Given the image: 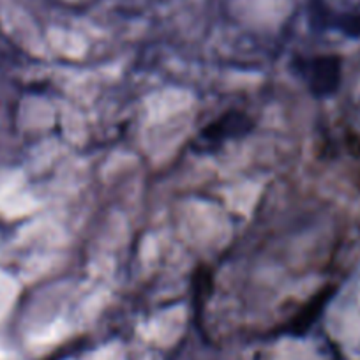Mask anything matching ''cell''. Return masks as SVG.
Returning <instances> with one entry per match:
<instances>
[{
  "mask_svg": "<svg viewBox=\"0 0 360 360\" xmlns=\"http://www.w3.org/2000/svg\"><path fill=\"white\" fill-rule=\"evenodd\" d=\"M306 78L316 96L332 94L341 82V60L332 55L314 58L307 65Z\"/></svg>",
  "mask_w": 360,
  "mask_h": 360,
  "instance_id": "6da1fadb",
  "label": "cell"
},
{
  "mask_svg": "<svg viewBox=\"0 0 360 360\" xmlns=\"http://www.w3.org/2000/svg\"><path fill=\"white\" fill-rule=\"evenodd\" d=\"M249 119L245 115L238 112L226 113L224 117H221L219 120L212 122V126L207 127L202 134V140L205 143H212V141H219L226 136H235V134L242 131L249 129Z\"/></svg>",
  "mask_w": 360,
  "mask_h": 360,
  "instance_id": "7a4b0ae2",
  "label": "cell"
},
{
  "mask_svg": "<svg viewBox=\"0 0 360 360\" xmlns=\"http://www.w3.org/2000/svg\"><path fill=\"white\" fill-rule=\"evenodd\" d=\"M332 295V290H325V292H320L316 297H313V300H311L309 306L304 307L302 311H300L299 318H297V323L300 325V332L306 330L307 327H309L311 323H313L314 320L318 318V314L321 313V309H323V306L327 304V300L330 299Z\"/></svg>",
  "mask_w": 360,
  "mask_h": 360,
  "instance_id": "3957f363",
  "label": "cell"
}]
</instances>
